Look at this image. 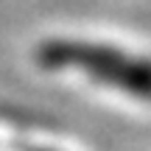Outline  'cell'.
Wrapping results in <instances>:
<instances>
[{
    "label": "cell",
    "instance_id": "6da1fadb",
    "mask_svg": "<svg viewBox=\"0 0 151 151\" xmlns=\"http://www.w3.org/2000/svg\"><path fill=\"white\" fill-rule=\"evenodd\" d=\"M39 56H42V65L48 67H76V70H84L95 81L109 84L115 90L134 92L143 98L151 95V59L123 53L109 45L76 42V39L48 42L42 45Z\"/></svg>",
    "mask_w": 151,
    "mask_h": 151
}]
</instances>
